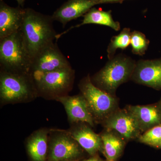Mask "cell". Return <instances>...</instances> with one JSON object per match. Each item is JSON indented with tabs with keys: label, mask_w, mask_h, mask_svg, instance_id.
Listing matches in <instances>:
<instances>
[{
	"label": "cell",
	"mask_w": 161,
	"mask_h": 161,
	"mask_svg": "<svg viewBox=\"0 0 161 161\" xmlns=\"http://www.w3.org/2000/svg\"><path fill=\"white\" fill-rule=\"evenodd\" d=\"M52 17L31 9H25L21 30L24 43L32 59L58 37Z\"/></svg>",
	"instance_id": "6da1fadb"
},
{
	"label": "cell",
	"mask_w": 161,
	"mask_h": 161,
	"mask_svg": "<svg viewBox=\"0 0 161 161\" xmlns=\"http://www.w3.org/2000/svg\"><path fill=\"white\" fill-rule=\"evenodd\" d=\"M136 64L135 60L125 55L114 56L91 79L99 89L115 96L119 86L131 79Z\"/></svg>",
	"instance_id": "7a4b0ae2"
},
{
	"label": "cell",
	"mask_w": 161,
	"mask_h": 161,
	"mask_svg": "<svg viewBox=\"0 0 161 161\" xmlns=\"http://www.w3.org/2000/svg\"><path fill=\"white\" fill-rule=\"evenodd\" d=\"M0 64L4 70L31 75L32 59L20 30L0 40Z\"/></svg>",
	"instance_id": "3957f363"
},
{
	"label": "cell",
	"mask_w": 161,
	"mask_h": 161,
	"mask_svg": "<svg viewBox=\"0 0 161 161\" xmlns=\"http://www.w3.org/2000/svg\"><path fill=\"white\" fill-rule=\"evenodd\" d=\"M37 94L34 80L31 75L13 73L1 69L0 98L2 103L27 102Z\"/></svg>",
	"instance_id": "277c9868"
},
{
	"label": "cell",
	"mask_w": 161,
	"mask_h": 161,
	"mask_svg": "<svg viewBox=\"0 0 161 161\" xmlns=\"http://www.w3.org/2000/svg\"><path fill=\"white\" fill-rule=\"evenodd\" d=\"M79 87L95 122H102L119 108L116 97L95 85L89 75L81 80Z\"/></svg>",
	"instance_id": "5b68a950"
},
{
	"label": "cell",
	"mask_w": 161,
	"mask_h": 161,
	"mask_svg": "<svg viewBox=\"0 0 161 161\" xmlns=\"http://www.w3.org/2000/svg\"><path fill=\"white\" fill-rule=\"evenodd\" d=\"M75 72L72 67L32 77L38 94L56 98L67 95L71 89Z\"/></svg>",
	"instance_id": "8992f818"
},
{
	"label": "cell",
	"mask_w": 161,
	"mask_h": 161,
	"mask_svg": "<svg viewBox=\"0 0 161 161\" xmlns=\"http://www.w3.org/2000/svg\"><path fill=\"white\" fill-rule=\"evenodd\" d=\"M47 161H78L83 149L68 131H50Z\"/></svg>",
	"instance_id": "52a82bcc"
},
{
	"label": "cell",
	"mask_w": 161,
	"mask_h": 161,
	"mask_svg": "<svg viewBox=\"0 0 161 161\" xmlns=\"http://www.w3.org/2000/svg\"><path fill=\"white\" fill-rule=\"evenodd\" d=\"M71 66L57 43L53 42L43 48L33 59L31 74L34 77Z\"/></svg>",
	"instance_id": "ba28073f"
},
{
	"label": "cell",
	"mask_w": 161,
	"mask_h": 161,
	"mask_svg": "<svg viewBox=\"0 0 161 161\" xmlns=\"http://www.w3.org/2000/svg\"><path fill=\"white\" fill-rule=\"evenodd\" d=\"M102 123L106 130L116 132L126 142L138 139L142 133L135 117L126 108L117 109Z\"/></svg>",
	"instance_id": "9c48e42d"
},
{
	"label": "cell",
	"mask_w": 161,
	"mask_h": 161,
	"mask_svg": "<svg viewBox=\"0 0 161 161\" xmlns=\"http://www.w3.org/2000/svg\"><path fill=\"white\" fill-rule=\"evenodd\" d=\"M55 99L62 103L64 107L70 123H83L94 126L95 120L83 95H65L57 97Z\"/></svg>",
	"instance_id": "30bf717a"
},
{
	"label": "cell",
	"mask_w": 161,
	"mask_h": 161,
	"mask_svg": "<svg viewBox=\"0 0 161 161\" xmlns=\"http://www.w3.org/2000/svg\"><path fill=\"white\" fill-rule=\"evenodd\" d=\"M130 79L136 83L161 90V58L138 60Z\"/></svg>",
	"instance_id": "8fae6325"
},
{
	"label": "cell",
	"mask_w": 161,
	"mask_h": 161,
	"mask_svg": "<svg viewBox=\"0 0 161 161\" xmlns=\"http://www.w3.org/2000/svg\"><path fill=\"white\" fill-rule=\"evenodd\" d=\"M80 123L75 124L76 125L68 131L70 135L92 156L97 155L98 152L103 153V146L100 135L96 134L88 126Z\"/></svg>",
	"instance_id": "7c38bea8"
},
{
	"label": "cell",
	"mask_w": 161,
	"mask_h": 161,
	"mask_svg": "<svg viewBox=\"0 0 161 161\" xmlns=\"http://www.w3.org/2000/svg\"><path fill=\"white\" fill-rule=\"evenodd\" d=\"M98 3L93 0H69L55 12L52 18L64 26L72 20L86 13Z\"/></svg>",
	"instance_id": "4fadbf2b"
},
{
	"label": "cell",
	"mask_w": 161,
	"mask_h": 161,
	"mask_svg": "<svg viewBox=\"0 0 161 161\" xmlns=\"http://www.w3.org/2000/svg\"><path fill=\"white\" fill-rule=\"evenodd\" d=\"M25 9L0 4V40L21 29Z\"/></svg>",
	"instance_id": "5bb4252c"
},
{
	"label": "cell",
	"mask_w": 161,
	"mask_h": 161,
	"mask_svg": "<svg viewBox=\"0 0 161 161\" xmlns=\"http://www.w3.org/2000/svg\"><path fill=\"white\" fill-rule=\"evenodd\" d=\"M136 119L142 132L161 124V110L158 103L126 107Z\"/></svg>",
	"instance_id": "9a60e30c"
},
{
	"label": "cell",
	"mask_w": 161,
	"mask_h": 161,
	"mask_svg": "<svg viewBox=\"0 0 161 161\" xmlns=\"http://www.w3.org/2000/svg\"><path fill=\"white\" fill-rule=\"evenodd\" d=\"M50 131L40 129L27 138L26 148L31 161H47Z\"/></svg>",
	"instance_id": "2e32d148"
},
{
	"label": "cell",
	"mask_w": 161,
	"mask_h": 161,
	"mask_svg": "<svg viewBox=\"0 0 161 161\" xmlns=\"http://www.w3.org/2000/svg\"><path fill=\"white\" fill-rule=\"evenodd\" d=\"M102 140L103 153L106 161H117L123 152L126 141L118 133L106 130L101 134Z\"/></svg>",
	"instance_id": "e0dca14e"
},
{
	"label": "cell",
	"mask_w": 161,
	"mask_h": 161,
	"mask_svg": "<svg viewBox=\"0 0 161 161\" xmlns=\"http://www.w3.org/2000/svg\"><path fill=\"white\" fill-rule=\"evenodd\" d=\"M95 24L111 27L115 31L120 29V24L114 21L110 11H104L95 8H92L85 15L82 23L74 27H78L82 25Z\"/></svg>",
	"instance_id": "ac0fdd59"
},
{
	"label": "cell",
	"mask_w": 161,
	"mask_h": 161,
	"mask_svg": "<svg viewBox=\"0 0 161 161\" xmlns=\"http://www.w3.org/2000/svg\"><path fill=\"white\" fill-rule=\"evenodd\" d=\"M131 33L130 28H125L119 34L112 37L107 50L109 60L114 57L117 49L124 50L130 46Z\"/></svg>",
	"instance_id": "d6986e66"
},
{
	"label": "cell",
	"mask_w": 161,
	"mask_h": 161,
	"mask_svg": "<svg viewBox=\"0 0 161 161\" xmlns=\"http://www.w3.org/2000/svg\"><path fill=\"white\" fill-rule=\"evenodd\" d=\"M149 44L150 41L143 33L136 31L132 32L130 44L133 54L140 56L145 54Z\"/></svg>",
	"instance_id": "ffe728a7"
},
{
	"label": "cell",
	"mask_w": 161,
	"mask_h": 161,
	"mask_svg": "<svg viewBox=\"0 0 161 161\" xmlns=\"http://www.w3.org/2000/svg\"><path fill=\"white\" fill-rule=\"evenodd\" d=\"M137 139L142 143L157 148L161 143V124L144 132Z\"/></svg>",
	"instance_id": "44dd1931"
},
{
	"label": "cell",
	"mask_w": 161,
	"mask_h": 161,
	"mask_svg": "<svg viewBox=\"0 0 161 161\" xmlns=\"http://www.w3.org/2000/svg\"><path fill=\"white\" fill-rule=\"evenodd\" d=\"M98 3V4L103 3H117V2H121L123 1L124 0H93Z\"/></svg>",
	"instance_id": "7402d4cb"
},
{
	"label": "cell",
	"mask_w": 161,
	"mask_h": 161,
	"mask_svg": "<svg viewBox=\"0 0 161 161\" xmlns=\"http://www.w3.org/2000/svg\"><path fill=\"white\" fill-rule=\"evenodd\" d=\"M82 161H104L101 158L99 157L98 156L95 155L92 156L90 158L86 159Z\"/></svg>",
	"instance_id": "603a6c76"
},
{
	"label": "cell",
	"mask_w": 161,
	"mask_h": 161,
	"mask_svg": "<svg viewBox=\"0 0 161 161\" xmlns=\"http://www.w3.org/2000/svg\"><path fill=\"white\" fill-rule=\"evenodd\" d=\"M18 2V4L20 6H23L24 5V0H16Z\"/></svg>",
	"instance_id": "cb8c5ba5"
},
{
	"label": "cell",
	"mask_w": 161,
	"mask_h": 161,
	"mask_svg": "<svg viewBox=\"0 0 161 161\" xmlns=\"http://www.w3.org/2000/svg\"><path fill=\"white\" fill-rule=\"evenodd\" d=\"M157 148H158V149H161V143L159 144V145L158 146V147H157Z\"/></svg>",
	"instance_id": "d4e9b609"
},
{
	"label": "cell",
	"mask_w": 161,
	"mask_h": 161,
	"mask_svg": "<svg viewBox=\"0 0 161 161\" xmlns=\"http://www.w3.org/2000/svg\"><path fill=\"white\" fill-rule=\"evenodd\" d=\"M160 107V108L161 110V99L160 101L158 103Z\"/></svg>",
	"instance_id": "484cf974"
},
{
	"label": "cell",
	"mask_w": 161,
	"mask_h": 161,
	"mask_svg": "<svg viewBox=\"0 0 161 161\" xmlns=\"http://www.w3.org/2000/svg\"><path fill=\"white\" fill-rule=\"evenodd\" d=\"M67 161V160H65V161Z\"/></svg>",
	"instance_id": "4316f807"
}]
</instances>
